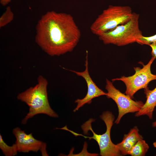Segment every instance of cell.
<instances>
[{"label": "cell", "mask_w": 156, "mask_h": 156, "mask_svg": "<svg viewBox=\"0 0 156 156\" xmlns=\"http://www.w3.org/2000/svg\"><path fill=\"white\" fill-rule=\"evenodd\" d=\"M36 29V43L51 56L72 51L81 36L80 31L71 15L53 11L42 16Z\"/></svg>", "instance_id": "cell-1"}, {"label": "cell", "mask_w": 156, "mask_h": 156, "mask_svg": "<svg viewBox=\"0 0 156 156\" xmlns=\"http://www.w3.org/2000/svg\"><path fill=\"white\" fill-rule=\"evenodd\" d=\"M48 84L47 80L43 76L40 75L38 78V83L35 86L18 95L17 99L25 103L29 107V112L22 121L23 124H26L28 119L39 114H45L53 118L58 117L49 103Z\"/></svg>", "instance_id": "cell-2"}, {"label": "cell", "mask_w": 156, "mask_h": 156, "mask_svg": "<svg viewBox=\"0 0 156 156\" xmlns=\"http://www.w3.org/2000/svg\"><path fill=\"white\" fill-rule=\"evenodd\" d=\"M101 118L105 124L106 129L105 132L102 134L96 133L92 129L91 124L95 120L92 118L85 122L81 126L84 134H86L88 131H91L93 135L92 137L84 136L77 133L68 129L66 125L63 128L64 130L69 131L75 136H81L89 140L93 139L97 143L100 150V155L101 156H119L121 155L116 144L112 142L111 140L110 133L114 120V116L111 112H104L100 116Z\"/></svg>", "instance_id": "cell-3"}, {"label": "cell", "mask_w": 156, "mask_h": 156, "mask_svg": "<svg viewBox=\"0 0 156 156\" xmlns=\"http://www.w3.org/2000/svg\"><path fill=\"white\" fill-rule=\"evenodd\" d=\"M133 12L129 6L110 5L91 24L90 29L98 36L125 24L131 19Z\"/></svg>", "instance_id": "cell-4"}, {"label": "cell", "mask_w": 156, "mask_h": 156, "mask_svg": "<svg viewBox=\"0 0 156 156\" xmlns=\"http://www.w3.org/2000/svg\"><path fill=\"white\" fill-rule=\"evenodd\" d=\"M140 15L133 12V16L127 23L118 26L114 29L99 36L105 44L118 46H125L136 42L143 35L139 26Z\"/></svg>", "instance_id": "cell-5"}, {"label": "cell", "mask_w": 156, "mask_h": 156, "mask_svg": "<svg viewBox=\"0 0 156 156\" xmlns=\"http://www.w3.org/2000/svg\"><path fill=\"white\" fill-rule=\"evenodd\" d=\"M155 58L152 57L146 65L142 63V68L134 67V74L131 76H122L120 78L112 79L113 81H120L125 85V94L131 98H133L135 93L142 89L148 87L149 83L151 81L156 80V75L153 74L151 71V66Z\"/></svg>", "instance_id": "cell-6"}, {"label": "cell", "mask_w": 156, "mask_h": 156, "mask_svg": "<svg viewBox=\"0 0 156 156\" xmlns=\"http://www.w3.org/2000/svg\"><path fill=\"white\" fill-rule=\"evenodd\" d=\"M105 88L107 91V97L114 100L118 107V114L114 122L116 124L120 123L122 118L126 114L139 112L144 104L142 101H134L127 95L122 93L107 79Z\"/></svg>", "instance_id": "cell-7"}, {"label": "cell", "mask_w": 156, "mask_h": 156, "mask_svg": "<svg viewBox=\"0 0 156 156\" xmlns=\"http://www.w3.org/2000/svg\"><path fill=\"white\" fill-rule=\"evenodd\" d=\"M88 52L86 51L85 64V70L82 72L69 70L77 75L82 77L86 82L88 88L87 93L83 98L81 99H77L75 101V103H77V104L76 107L73 110L74 112L78 110L84 105L86 104H90L93 99L101 96L106 95V92L99 88L91 78L88 71Z\"/></svg>", "instance_id": "cell-8"}, {"label": "cell", "mask_w": 156, "mask_h": 156, "mask_svg": "<svg viewBox=\"0 0 156 156\" xmlns=\"http://www.w3.org/2000/svg\"><path fill=\"white\" fill-rule=\"evenodd\" d=\"M12 132L16 138L18 152L28 153L30 151L37 152L40 150L43 142L34 138L31 133H26L18 127L14 128Z\"/></svg>", "instance_id": "cell-9"}, {"label": "cell", "mask_w": 156, "mask_h": 156, "mask_svg": "<svg viewBox=\"0 0 156 156\" xmlns=\"http://www.w3.org/2000/svg\"><path fill=\"white\" fill-rule=\"evenodd\" d=\"M142 139L143 138L139 134L137 127L131 129L127 134L124 135L122 141L117 144L121 155H129L131 151L136 143Z\"/></svg>", "instance_id": "cell-10"}, {"label": "cell", "mask_w": 156, "mask_h": 156, "mask_svg": "<svg viewBox=\"0 0 156 156\" xmlns=\"http://www.w3.org/2000/svg\"><path fill=\"white\" fill-rule=\"evenodd\" d=\"M144 93L146 98V101L135 116L139 117L146 115L150 119L153 118V114L156 107V87L152 90H150L148 87L144 89Z\"/></svg>", "instance_id": "cell-11"}, {"label": "cell", "mask_w": 156, "mask_h": 156, "mask_svg": "<svg viewBox=\"0 0 156 156\" xmlns=\"http://www.w3.org/2000/svg\"><path fill=\"white\" fill-rule=\"evenodd\" d=\"M149 146L143 139L139 140L131 151L129 155L132 156H144L148 152Z\"/></svg>", "instance_id": "cell-12"}, {"label": "cell", "mask_w": 156, "mask_h": 156, "mask_svg": "<svg viewBox=\"0 0 156 156\" xmlns=\"http://www.w3.org/2000/svg\"><path fill=\"white\" fill-rule=\"evenodd\" d=\"M0 148L5 156H14L16 155L18 152L17 147L15 143L11 146L7 145L3 139L0 134Z\"/></svg>", "instance_id": "cell-13"}, {"label": "cell", "mask_w": 156, "mask_h": 156, "mask_svg": "<svg viewBox=\"0 0 156 156\" xmlns=\"http://www.w3.org/2000/svg\"><path fill=\"white\" fill-rule=\"evenodd\" d=\"M14 18V14L10 6L7 7L4 13L0 18V27L2 28L11 22Z\"/></svg>", "instance_id": "cell-14"}, {"label": "cell", "mask_w": 156, "mask_h": 156, "mask_svg": "<svg viewBox=\"0 0 156 156\" xmlns=\"http://www.w3.org/2000/svg\"><path fill=\"white\" fill-rule=\"evenodd\" d=\"M141 45H147L156 42V34L149 37H145L142 36L137 40L136 42Z\"/></svg>", "instance_id": "cell-15"}, {"label": "cell", "mask_w": 156, "mask_h": 156, "mask_svg": "<svg viewBox=\"0 0 156 156\" xmlns=\"http://www.w3.org/2000/svg\"><path fill=\"white\" fill-rule=\"evenodd\" d=\"M152 49L151 54L152 57L156 58V42L153 43L149 45Z\"/></svg>", "instance_id": "cell-16"}, {"label": "cell", "mask_w": 156, "mask_h": 156, "mask_svg": "<svg viewBox=\"0 0 156 156\" xmlns=\"http://www.w3.org/2000/svg\"><path fill=\"white\" fill-rule=\"evenodd\" d=\"M11 0H0V3L3 6H5L7 5Z\"/></svg>", "instance_id": "cell-17"}, {"label": "cell", "mask_w": 156, "mask_h": 156, "mask_svg": "<svg viewBox=\"0 0 156 156\" xmlns=\"http://www.w3.org/2000/svg\"><path fill=\"white\" fill-rule=\"evenodd\" d=\"M152 126L153 127H156V121L152 123Z\"/></svg>", "instance_id": "cell-18"}, {"label": "cell", "mask_w": 156, "mask_h": 156, "mask_svg": "<svg viewBox=\"0 0 156 156\" xmlns=\"http://www.w3.org/2000/svg\"><path fill=\"white\" fill-rule=\"evenodd\" d=\"M153 145L154 147L156 148V141L155 142L153 143Z\"/></svg>", "instance_id": "cell-19"}]
</instances>
